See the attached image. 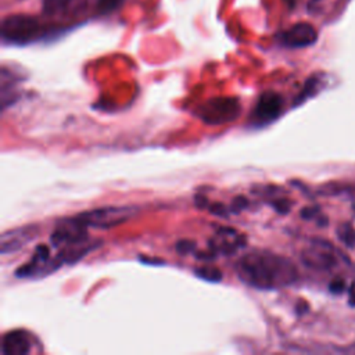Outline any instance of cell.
Instances as JSON below:
<instances>
[{"mask_svg":"<svg viewBox=\"0 0 355 355\" xmlns=\"http://www.w3.org/2000/svg\"><path fill=\"white\" fill-rule=\"evenodd\" d=\"M239 279L258 290H276L293 284L298 272L286 257L266 251L252 250L236 262Z\"/></svg>","mask_w":355,"mask_h":355,"instance_id":"cell-1","label":"cell"},{"mask_svg":"<svg viewBox=\"0 0 355 355\" xmlns=\"http://www.w3.org/2000/svg\"><path fill=\"white\" fill-rule=\"evenodd\" d=\"M42 35L39 21L25 14L8 15L1 22V39L10 44H28Z\"/></svg>","mask_w":355,"mask_h":355,"instance_id":"cell-2","label":"cell"},{"mask_svg":"<svg viewBox=\"0 0 355 355\" xmlns=\"http://www.w3.org/2000/svg\"><path fill=\"white\" fill-rule=\"evenodd\" d=\"M136 207L132 205H118V207H103L93 211H86L75 215V218L87 227L96 229H110L116 225L126 222L130 216L136 214Z\"/></svg>","mask_w":355,"mask_h":355,"instance_id":"cell-3","label":"cell"},{"mask_svg":"<svg viewBox=\"0 0 355 355\" xmlns=\"http://www.w3.org/2000/svg\"><path fill=\"white\" fill-rule=\"evenodd\" d=\"M61 265L62 261L60 259V257H53L50 254V248L46 244H42L35 248L32 258L15 270V276L19 279L43 277L58 269Z\"/></svg>","mask_w":355,"mask_h":355,"instance_id":"cell-4","label":"cell"},{"mask_svg":"<svg viewBox=\"0 0 355 355\" xmlns=\"http://www.w3.org/2000/svg\"><path fill=\"white\" fill-rule=\"evenodd\" d=\"M51 243L57 248H68L89 241L87 226L79 222L75 216L60 220L51 233Z\"/></svg>","mask_w":355,"mask_h":355,"instance_id":"cell-5","label":"cell"},{"mask_svg":"<svg viewBox=\"0 0 355 355\" xmlns=\"http://www.w3.org/2000/svg\"><path fill=\"white\" fill-rule=\"evenodd\" d=\"M198 111V116L205 123L220 125L237 118L240 114V104L234 98H214L201 105Z\"/></svg>","mask_w":355,"mask_h":355,"instance_id":"cell-6","label":"cell"},{"mask_svg":"<svg viewBox=\"0 0 355 355\" xmlns=\"http://www.w3.org/2000/svg\"><path fill=\"white\" fill-rule=\"evenodd\" d=\"M283 110V98L276 92L262 93L251 114V123L257 128L265 126L279 118Z\"/></svg>","mask_w":355,"mask_h":355,"instance_id":"cell-7","label":"cell"},{"mask_svg":"<svg viewBox=\"0 0 355 355\" xmlns=\"http://www.w3.org/2000/svg\"><path fill=\"white\" fill-rule=\"evenodd\" d=\"M244 245L245 237L232 227H219L208 241V248L214 255H233Z\"/></svg>","mask_w":355,"mask_h":355,"instance_id":"cell-8","label":"cell"},{"mask_svg":"<svg viewBox=\"0 0 355 355\" xmlns=\"http://www.w3.org/2000/svg\"><path fill=\"white\" fill-rule=\"evenodd\" d=\"M280 44L288 49H302L312 46L318 40V32L308 22H297L277 35Z\"/></svg>","mask_w":355,"mask_h":355,"instance_id":"cell-9","label":"cell"},{"mask_svg":"<svg viewBox=\"0 0 355 355\" xmlns=\"http://www.w3.org/2000/svg\"><path fill=\"white\" fill-rule=\"evenodd\" d=\"M301 259L306 266L315 269H331L337 265V257L333 247L322 241H313L309 244L302 251Z\"/></svg>","mask_w":355,"mask_h":355,"instance_id":"cell-10","label":"cell"},{"mask_svg":"<svg viewBox=\"0 0 355 355\" xmlns=\"http://www.w3.org/2000/svg\"><path fill=\"white\" fill-rule=\"evenodd\" d=\"M39 227L36 225H26L15 227L12 230L4 232L0 239V252L1 255L12 254L25 247L37 236Z\"/></svg>","mask_w":355,"mask_h":355,"instance_id":"cell-11","label":"cell"},{"mask_svg":"<svg viewBox=\"0 0 355 355\" xmlns=\"http://www.w3.org/2000/svg\"><path fill=\"white\" fill-rule=\"evenodd\" d=\"M31 349H32V344L26 331L12 330L3 337V341H1L3 355H28Z\"/></svg>","mask_w":355,"mask_h":355,"instance_id":"cell-12","label":"cell"},{"mask_svg":"<svg viewBox=\"0 0 355 355\" xmlns=\"http://www.w3.org/2000/svg\"><path fill=\"white\" fill-rule=\"evenodd\" d=\"M75 0H43L42 10L46 15H57L67 11Z\"/></svg>","mask_w":355,"mask_h":355,"instance_id":"cell-13","label":"cell"},{"mask_svg":"<svg viewBox=\"0 0 355 355\" xmlns=\"http://www.w3.org/2000/svg\"><path fill=\"white\" fill-rule=\"evenodd\" d=\"M194 273L207 282H212V283H218L222 280V272L215 268V266H200L194 270Z\"/></svg>","mask_w":355,"mask_h":355,"instance_id":"cell-14","label":"cell"},{"mask_svg":"<svg viewBox=\"0 0 355 355\" xmlns=\"http://www.w3.org/2000/svg\"><path fill=\"white\" fill-rule=\"evenodd\" d=\"M337 234L340 237V240L348 245V247H354L355 245V229L351 225H343L338 227Z\"/></svg>","mask_w":355,"mask_h":355,"instance_id":"cell-15","label":"cell"},{"mask_svg":"<svg viewBox=\"0 0 355 355\" xmlns=\"http://www.w3.org/2000/svg\"><path fill=\"white\" fill-rule=\"evenodd\" d=\"M318 87H319V78H316V76H312V78H309V79L306 80L305 86H304V90H302V93H301V94L297 97L295 105H297L298 103L304 101L306 97H309V96L315 94V92H316V89H318Z\"/></svg>","mask_w":355,"mask_h":355,"instance_id":"cell-16","label":"cell"},{"mask_svg":"<svg viewBox=\"0 0 355 355\" xmlns=\"http://www.w3.org/2000/svg\"><path fill=\"white\" fill-rule=\"evenodd\" d=\"M125 0H98L97 1V10L101 14H110L118 10Z\"/></svg>","mask_w":355,"mask_h":355,"instance_id":"cell-17","label":"cell"},{"mask_svg":"<svg viewBox=\"0 0 355 355\" xmlns=\"http://www.w3.org/2000/svg\"><path fill=\"white\" fill-rule=\"evenodd\" d=\"M196 248V243L191 241V240H179L176 243V251L182 255L184 254H189V252H193Z\"/></svg>","mask_w":355,"mask_h":355,"instance_id":"cell-18","label":"cell"},{"mask_svg":"<svg viewBox=\"0 0 355 355\" xmlns=\"http://www.w3.org/2000/svg\"><path fill=\"white\" fill-rule=\"evenodd\" d=\"M345 288V282L343 279H334L333 282H330L329 284V290L334 294H340L343 293Z\"/></svg>","mask_w":355,"mask_h":355,"instance_id":"cell-19","label":"cell"},{"mask_svg":"<svg viewBox=\"0 0 355 355\" xmlns=\"http://www.w3.org/2000/svg\"><path fill=\"white\" fill-rule=\"evenodd\" d=\"M247 204H248V202H247V198H244V197H241V196L236 197L234 201H233V205H232V212H233V209H236V212L241 211L243 208L247 207Z\"/></svg>","mask_w":355,"mask_h":355,"instance_id":"cell-20","label":"cell"},{"mask_svg":"<svg viewBox=\"0 0 355 355\" xmlns=\"http://www.w3.org/2000/svg\"><path fill=\"white\" fill-rule=\"evenodd\" d=\"M348 302L352 305V306H355V280L351 283V286H349V294H348Z\"/></svg>","mask_w":355,"mask_h":355,"instance_id":"cell-21","label":"cell"},{"mask_svg":"<svg viewBox=\"0 0 355 355\" xmlns=\"http://www.w3.org/2000/svg\"><path fill=\"white\" fill-rule=\"evenodd\" d=\"M287 1H288V4H291V6H293V4H294V1H295V0H287Z\"/></svg>","mask_w":355,"mask_h":355,"instance_id":"cell-22","label":"cell"}]
</instances>
